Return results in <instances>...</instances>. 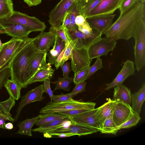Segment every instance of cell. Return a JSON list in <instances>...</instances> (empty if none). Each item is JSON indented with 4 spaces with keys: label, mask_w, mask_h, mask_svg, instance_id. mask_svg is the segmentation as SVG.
Here are the masks:
<instances>
[{
    "label": "cell",
    "mask_w": 145,
    "mask_h": 145,
    "mask_svg": "<svg viewBox=\"0 0 145 145\" xmlns=\"http://www.w3.org/2000/svg\"><path fill=\"white\" fill-rule=\"evenodd\" d=\"M14 11L12 0L0 3V19L9 16Z\"/></svg>",
    "instance_id": "cell-31"
},
{
    "label": "cell",
    "mask_w": 145,
    "mask_h": 145,
    "mask_svg": "<svg viewBox=\"0 0 145 145\" xmlns=\"http://www.w3.org/2000/svg\"><path fill=\"white\" fill-rule=\"evenodd\" d=\"M93 30L90 35L84 34L79 31L78 27L74 30L65 28V33L69 42L74 48L88 49L92 43L101 38L102 34Z\"/></svg>",
    "instance_id": "cell-5"
},
{
    "label": "cell",
    "mask_w": 145,
    "mask_h": 145,
    "mask_svg": "<svg viewBox=\"0 0 145 145\" xmlns=\"http://www.w3.org/2000/svg\"><path fill=\"white\" fill-rule=\"evenodd\" d=\"M75 0H61L50 12L48 21L50 24L57 29L61 28L66 13Z\"/></svg>",
    "instance_id": "cell-9"
},
{
    "label": "cell",
    "mask_w": 145,
    "mask_h": 145,
    "mask_svg": "<svg viewBox=\"0 0 145 145\" xmlns=\"http://www.w3.org/2000/svg\"><path fill=\"white\" fill-rule=\"evenodd\" d=\"M73 47L69 42L66 44V46L64 54L63 62L64 63L70 57Z\"/></svg>",
    "instance_id": "cell-49"
},
{
    "label": "cell",
    "mask_w": 145,
    "mask_h": 145,
    "mask_svg": "<svg viewBox=\"0 0 145 145\" xmlns=\"http://www.w3.org/2000/svg\"><path fill=\"white\" fill-rule=\"evenodd\" d=\"M101 0H76L79 14L86 16Z\"/></svg>",
    "instance_id": "cell-26"
},
{
    "label": "cell",
    "mask_w": 145,
    "mask_h": 145,
    "mask_svg": "<svg viewBox=\"0 0 145 145\" xmlns=\"http://www.w3.org/2000/svg\"><path fill=\"white\" fill-rule=\"evenodd\" d=\"M5 129L8 130H11L13 128V125L12 123L8 122L5 124Z\"/></svg>",
    "instance_id": "cell-56"
},
{
    "label": "cell",
    "mask_w": 145,
    "mask_h": 145,
    "mask_svg": "<svg viewBox=\"0 0 145 145\" xmlns=\"http://www.w3.org/2000/svg\"><path fill=\"white\" fill-rule=\"evenodd\" d=\"M67 44H66V46L65 48L57 57L54 63L56 69H58L59 67H61L64 63L63 62L64 54Z\"/></svg>",
    "instance_id": "cell-48"
},
{
    "label": "cell",
    "mask_w": 145,
    "mask_h": 145,
    "mask_svg": "<svg viewBox=\"0 0 145 145\" xmlns=\"http://www.w3.org/2000/svg\"><path fill=\"white\" fill-rule=\"evenodd\" d=\"M117 126L112 117L108 118L105 121L99 131L102 133L114 134V129Z\"/></svg>",
    "instance_id": "cell-34"
},
{
    "label": "cell",
    "mask_w": 145,
    "mask_h": 145,
    "mask_svg": "<svg viewBox=\"0 0 145 145\" xmlns=\"http://www.w3.org/2000/svg\"><path fill=\"white\" fill-rule=\"evenodd\" d=\"M61 68L62 69L63 77L68 76L69 73L71 71L70 63L69 62L64 63Z\"/></svg>",
    "instance_id": "cell-51"
},
{
    "label": "cell",
    "mask_w": 145,
    "mask_h": 145,
    "mask_svg": "<svg viewBox=\"0 0 145 145\" xmlns=\"http://www.w3.org/2000/svg\"><path fill=\"white\" fill-rule=\"evenodd\" d=\"M70 57L72 70L74 73L90 66L92 61L86 48H73Z\"/></svg>",
    "instance_id": "cell-12"
},
{
    "label": "cell",
    "mask_w": 145,
    "mask_h": 145,
    "mask_svg": "<svg viewBox=\"0 0 145 145\" xmlns=\"http://www.w3.org/2000/svg\"><path fill=\"white\" fill-rule=\"evenodd\" d=\"M0 27L7 35L13 38L22 39L28 38L29 34L32 32L27 27L16 23L0 22Z\"/></svg>",
    "instance_id": "cell-18"
},
{
    "label": "cell",
    "mask_w": 145,
    "mask_h": 145,
    "mask_svg": "<svg viewBox=\"0 0 145 145\" xmlns=\"http://www.w3.org/2000/svg\"><path fill=\"white\" fill-rule=\"evenodd\" d=\"M140 1V2L144 4L145 0H139Z\"/></svg>",
    "instance_id": "cell-57"
},
{
    "label": "cell",
    "mask_w": 145,
    "mask_h": 145,
    "mask_svg": "<svg viewBox=\"0 0 145 145\" xmlns=\"http://www.w3.org/2000/svg\"><path fill=\"white\" fill-rule=\"evenodd\" d=\"M90 110H91L86 109H74L59 112L57 113L68 117L78 115Z\"/></svg>",
    "instance_id": "cell-40"
},
{
    "label": "cell",
    "mask_w": 145,
    "mask_h": 145,
    "mask_svg": "<svg viewBox=\"0 0 145 145\" xmlns=\"http://www.w3.org/2000/svg\"><path fill=\"white\" fill-rule=\"evenodd\" d=\"M103 67L102 59L100 57L97 58L96 60L93 65L88 67L87 79L92 76L97 70Z\"/></svg>",
    "instance_id": "cell-36"
},
{
    "label": "cell",
    "mask_w": 145,
    "mask_h": 145,
    "mask_svg": "<svg viewBox=\"0 0 145 145\" xmlns=\"http://www.w3.org/2000/svg\"><path fill=\"white\" fill-rule=\"evenodd\" d=\"M114 89L113 100L131 105V93L129 89L122 84L114 87Z\"/></svg>",
    "instance_id": "cell-22"
},
{
    "label": "cell",
    "mask_w": 145,
    "mask_h": 145,
    "mask_svg": "<svg viewBox=\"0 0 145 145\" xmlns=\"http://www.w3.org/2000/svg\"><path fill=\"white\" fill-rule=\"evenodd\" d=\"M1 70H0V71Z\"/></svg>",
    "instance_id": "cell-61"
},
{
    "label": "cell",
    "mask_w": 145,
    "mask_h": 145,
    "mask_svg": "<svg viewBox=\"0 0 145 145\" xmlns=\"http://www.w3.org/2000/svg\"><path fill=\"white\" fill-rule=\"evenodd\" d=\"M68 11L69 12L72 24L74 29L73 30H74L78 27L75 24V19L76 17L78 15H79L77 5L75 1L71 6Z\"/></svg>",
    "instance_id": "cell-38"
},
{
    "label": "cell",
    "mask_w": 145,
    "mask_h": 145,
    "mask_svg": "<svg viewBox=\"0 0 145 145\" xmlns=\"http://www.w3.org/2000/svg\"><path fill=\"white\" fill-rule=\"evenodd\" d=\"M134 114L130 105L114 100L112 117L117 126L129 119Z\"/></svg>",
    "instance_id": "cell-14"
},
{
    "label": "cell",
    "mask_w": 145,
    "mask_h": 145,
    "mask_svg": "<svg viewBox=\"0 0 145 145\" xmlns=\"http://www.w3.org/2000/svg\"><path fill=\"white\" fill-rule=\"evenodd\" d=\"M47 54L46 52H40L32 59L29 68L30 79L39 70L48 67L49 63H46Z\"/></svg>",
    "instance_id": "cell-20"
},
{
    "label": "cell",
    "mask_w": 145,
    "mask_h": 145,
    "mask_svg": "<svg viewBox=\"0 0 145 145\" xmlns=\"http://www.w3.org/2000/svg\"><path fill=\"white\" fill-rule=\"evenodd\" d=\"M145 99V82L137 92L131 94V108L134 113L140 115Z\"/></svg>",
    "instance_id": "cell-21"
},
{
    "label": "cell",
    "mask_w": 145,
    "mask_h": 145,
    "mask_svg": "<svg viewBox=\"0 0 145 145\" xmlns=\"http://www.w3.org/2000/svg\"><path fill=\"white\" fill-rule=\"evenodd\" d=\"M7 0H0V3L5 1Z\"/></svg>",
    "instance_id": "cell-58"
},
{
    "label": "cell",
    "mask_w": 145,
    "mask_h": 145,
    "mask_svg": "<svg viewBox=\"0 0 145 145\" xmlns=\"http://www.w3.org/2000/svg\"><path fill=\"white\" fill-rule=\"evenodd\" d=\"M39 116V118L35 123L36 125L39 126L55 120L68 118L67 116L57 113L43 114Z\"/></svg>",
    "instance_id": "cell-30"
},
{
    "label": "cell",
    "mask_w": 145,
    "mask_h": 145,
    "mask_svg": "<svg viewBox=\"0 0 145 145\" xmlns=\"http://www.w3.org/2000/svg\"><path fill=\"white\" fill-rule=\"evenodd\" d=\"M39 118V115L32 118L27 119L19 122L18 125L19 129L16 133L32 136V128Z\"/></svg>",
    "instance_id": "cell-27"
},
{
    "label": "cell",
    "mask_w": 145,
    "mask_h": 145,
    "mask_svg": "<svg viewBox=\"0 0 145 145\" xmlns=\"http://www.w3.org/2000/svg\"><path fill=\"white\" fill-rule=\"evenodd\" d=\"M133 37L135 41V63L139 72L145 65V23L144 19L141 21Z\"/></svg>",
    "instance_id": "cell-6"
},
{
    "label": "cell",
    "mask_w": 145,
    "mask_h": 145,
    "mask_svg": "<svg viewBox=\"0 0 145 145\" xmlns=\"http://www.w3.org/2000/svg\"><path fill=\"white\" fill-rule=\"evenodd\" d=\"M122 0H101L86 16V18L94 16L113 14L119 8Z\"/></svg>",
    "instance_id": "cell-13"
},
{
    "label": "cell",
    "mask_w": 145,
    "mask_h": 145,
    "mask_svg": "<svg viewBox=\"0 0 145 145\" xmlns=\"http://www.w3.org/2000/svg\"><path fill=\"white\" fill-rule=\"evenodd\" d=\"M144 18V4L139 1L121 13L116 21L102 35L116 40H128L133 37Z\"/></svg>",
    "instance_id": "cell-1"
},
{
    "label": "cell",
    "mask_w": 145,
    "mask_h": 145,
    "mask_svg": "<svg viewBox=\"0 0 145 145\" xmlns=\"http://www.w3.org/2000/svg\"><path fill=\"white\" fill-rule=\"evenodd\" d=\"M33 38L24 39L12 58L9 63L11 79L20 85L27 87L30 80L29 68L31 61L38 53L33 42Z\"/></svg>",
    "instance_id": "cell-2"
},
{
    "label": "cell",
    "mask_w": 145,
    "mask_h": 145,
    "mask_svg": "<svg viewBox=\"0 0 145 145\" xmlns=\"http://www.w3.org/2000/svg\"><path fill=\"white\" fill-rule=\"evenodd\" d=\"M75 135L74 134L68 133H61L56 136L59 137H68Z\"/></svg>",
    "instance_id": "cell-55"
},
{
    "label": "cell",
    "mask_w": 145,
    "mask_h": 145,
    "mask_svg": "<svg viewBox=\"0 0 145 145\" xmlns=\"http://www.w3.org/2000/svg\"><path fill=\"white\" fill-rule=\"evenodd\" d=\"M4 87L12 99L18 100L21 97L20 92L22 87L14 80L8 79L5 84Z\"/></svg>",
    "instance_id": "cell-29"
},
{
    "label": "cell",
    "mask_w": 145,
    "mask_h": 145,
    "mask_svg": "<svg viewBox=\"0 0 145 145\" xmlns=\"http://www.w3.org/2000/svg\"><path fill=\"white\" fill-rule=\"evenodd\" d=\"M139 1V0H122L119 8L120 14Z\"/></svg>",
    "instance_id": "cell-43"
},
{
    "label": "cell",
    "mask_w": 145,
    "mask_h": 145,
    "mask_svg": "<svg viewBox=\"0 0 145 145\" xmlns=\"http://www.w3.org/2000/svg\"><path fill=\"white\" fill-rule=\"evenodd\" d=\"M1 47H0V50H1Z\"/></svg>",
    "instance_id": "cell-60"
},
{
    "label": "cell",
    "mask_w": 145,
    "mask_h": 145,
    "mask_svg": "<svg viewBox=\"0 0 145 145\" xmlns=\"http://www.w3.org/2000/svg\"><path fill=\"white\" fill-rule=\"evenodd\" d=\"M89 67H86L80 71L74 73L73 81L75 84L84 82L87 79Z\"/></svg>",
    "instance_id": "cell-35"
},
{
    "label": "cell",
    "mask_w": 145,
    "mask_h": 145,
    "mask_svg": "<svg viewBox=\"0 0 145 145\" xmlns=\"http://www.w3.org/2000/svg\"><path fill=\"white\" fill-rule=\"evenodd\" d=\"M99 108L88 111L81 114L68 116L73 123L87 125L100 129Z\"/></svg>",
    "instance_id": "cell-10"
},
{
    "label": "cell",
    "mask_w": 145,
    "mask_h": 145,
    "mask_svg": "<svg viewBox=\"0 0 145 145\" xmlns=\"http://www.w3.org/2000/svg\"><path fill=\"white\" fill-rule=\"evenodd\" d=\"M9 65L0 71V89L4 86L10 77Z\"/></svg>",
    "instance_id": "cell-37"
},
{
    "label": "cell",
    "mask_w": 145,
    "mask_h": 145,
    "mask_svg": "<svg viewBox=\"0 0 145 145\" xmlns=\"http://www.w3.org/2000/svg\"><path fill=\"white\" fill-rule=\"evenodd\" d=\"M86 20V19L83 16L81 15H78L76 17L75 19V23L77 26L82 24Z\"/></svg>",
    "instance_id": "cell-52"
},
{
    "label": "cell",
    "mask_w": 145,
    "mask_h": 145,
    "mask_svg": "<svg viewBox=\"0 0 145 145\" xmlns=\"http://www.w3.org/2000/svg\"><path fill=\"white\" fill-rule=\"evenodd\" d=\"M71 121L68 118H63L55 120L31 129L33 132L44 133L51 130L68 125Z\"/></svg>",
    "instance_id": "cell-24"
},
{
    "label": "cell",
    "mask_w": 145,
    "mask_h": 145,
    "mask_svg": "<svg viewBox=\"0 0 145 145\" xmlns=\"http://www.w3.org/2000/svg\"><path fill=\"white\" fill-rule=\"evenodd\" d=\"M117 42L114 39L102 38L91 44L88 48L89 58L91 59L107 55L108 52L113 51Z\"/></svg>",
    "instance_id": "cell-8"
},
{
    "label": "cell",
    "mask_w": 145,
    "mask_h": 145,
    "mask_svg": "<svg viewBox=\"0 0 145 145\" xmlns=\"http://www.w3.org/2000/svg\"><path fill=\"white\" fill-rule=\"evenodd\" d=\"M72 98L71 93L64 94L61 93V95H54L52 101L54 102L58 103L64 102L72 99Z\"/></svg>",
    "instance_id": "cell-44"
},
{
    "label": "cell",
    "mask_w": 145,
    "mask_h": 145,
    "mask_svg": "<svg viewBox=\"0 0 145 145\" xmlns=\"http://www.w3.org/2000/svg\"><path fill=\"white\" fill-rule=\"evenodd\" d=\"M29 7L37 6L41 3L42 0H23Z\"/></svg>",
    "instance_id": "cell-53"
},
{
    "label": "cell",
    "mask_w": 145,
    "mask_h": 145,
    "mask_svg": "<svg viewBox=\"0 0 145 145\" xmlns=\"http://www.w3.org/2000/svg\"><path fill=\"white\" fill-rule=\"evenodd\" d=\"M50 79H47L44 81L43 90L44 92L48 94L50 98L51 102H52V99L54 95L53 91L50 88Z\"/></svg>",
    "instance_id": "cell-47"
},
{
    "label": "cell",
    "mask_w": 145,
    "mask_h": 145,
    "mask_svg": "<svg viewBox=\"0 0 145 145\" xmlns=\"http://www.w3.org/2000/svg\"><path fill=\"white\" fill-rule=\"evenodd\" d=\"M115 15V14H112L94 16L87 18L86 20L93 29L102 35L112 24Z\"/></svg>",
    "instance_id": "cell-17"
},
{
    "label": "cell",
    "mask_w": 145,
    "mask_h": 145,
    "mask_svg": "<svg viewBox=\"0 0 145 145\" xmlns=\"http://www.w3.org/2000/svg\"><path fill=\"white\" fill-rule=\"evenodd\" d=\"M43 93V84H41L29 91L22 97L14 118V122L18 120L24 106L32 103L40 101L44 99V97H42Z\"/></svg>",
    "instance_id": "cell-15"
},
{
    "label": "cell",
    "mask_w": 145,
    "mask_h": 145,
    "mask_svg": "<svg viewBox=\"0 0 145 145\" xmlns=\"http://www.w3.org/2000/svg\"><path fill=\"white\" fill-rule=\"evenodd\" d=\"M55 39V36L52 32L43 31L33 38V42L38 50L47 53L54 44Z\"/></svg>",
    "instance_id": "cell-19"
},
{
    "label": "cell",
    "mask_w": 145,
    "mask_h": 145,
    "mask_svg": "<svg viewBox=\"0 0 145 145\" xmlns=\"http://www.w3.org/2000/svg\"><path fill=\"white\" fill-rule=\"evenodd\" d=\"M55 36V39L53 48L47 53V61L51 65L54 64L59 55L65 48L66 43L60 37Z\"/></svg>",
    "instance_id": "cell-23"
},
{
    "label": "cell",
    "mask_w": 145,
    "mask_h": 145,
    "mask_svg": "<svg viewBox=\"0 0 145 145\" xmlns=\"http://www.w3.org/2000/svg\"><path fill=\"white\" fill-rule=\"evenodd\" d=\"M135 69L134 62L128 60L123 63L122 69L116 78L111 82L106 84L105 90H108L123 84L129 77L135 74Z\"/></svg>",
    "instance_id": "cell-16"
},
{
    "label": "cell",
    "mask_w": 145,
    "mask_h": 145,
    "mask_svg": "<svg viewBox=\"0 0 145 145\" xmlns=\"http://www.w3.org/2000/svg\"><path fill=\"white\" fill-rule=\"evenodd\" d=\"M0 103L5 109L7 112L11 116H12L10 113V111L14 107L15 104V100L12 99L10 97L7 100L0 102Z\"/></svg>",
    "instance_id": "cell-41"
},
{
    "label": "cell",
    "mask_w": 145,
    "mask_h": 145,
    "mask_svg": "<svg viewBox=\"0 0 145 145\" xmlns=\"http://www.w3.org/2000/svg\"><path fill=\"white\" fill-rule=\"evenodd\" d=\"M0 22L16 23L24 25L31 31H43L46 27L44 23L34 16L14 11L9 16L0 19Z\"/></svg>",
    "instance_id": "cell-4"
},
{
    "label": "cell",
    "mask_w": 145,
    "mask_h": 145,
    "mask_svg": "<svg viewBox=\"0 0 145 145\" xmlns=\"http://www.w3.org/2000/svg\"><path fill=\"white\" fill-rule=\"evenodd\" d=\"M49 31L52 32L55 35H57L60 37L66 43H67L69 42L65 34L64 28L57 29L51 26L49 29Z\"/></svg>",
    "instance_id": "cell-39"
},
{
    "label": "cell",
    "mask_w": 145,
    "mask_h": 145,
    "mask_svg": "<svg viewBox=\"0 0 145 145\" xmlns=\"http://www.w3.org/2000/svg\"><path fill=\"white\" fill-rule=\"evenodd\" d=\"M24 40L13 37L2 44L0 51V70L9 65L13 56Z\"/></svg>",
    "instance_id": "cell-11"
},
{
    "label": "cell",
    "mask_w": 145,
    "mask_h": 145,
    "mask_svg": "<svg viewBox=\"0 0 145 145\" xmlns=\"http://www.w3.org/2000/svg\"><path fill=\"white\" fill-rule=\"evenodd\" d=\"M2 42H1V39H0V47H1L2 45Z\"/></svg>",
    "instance_id": "cell-59"
},
{
    "label": "cell",
    "mask_w": 145,
    "mask_h": 145,
    "mask_svg": "<svg viewBox=\"0 0 145 145\" xmlns=\"http://www.w3.org/2000/svg\"><path fill=\"white\" fill-rule=\"evenodd\" d=\"M0 116L5 118L6 120L14 123V118L10 116L6 111L5 109L0 103Z\"/></svg>",
    "instance_id": "cell-50"
},
{
    "label": "cell",
    "mask_w": 145,
    "mask_h": 145,
    "mask_svg": "<svg viewBox=\"0 0 145 145\" xmlns=\"http://www.w3.org/2000/svg\"><path fill=\"white\" fill-rule=\"evenodd\" d=\"M72 81V78L68 76L62 78L59 77L57 80L50 82V83L56 85V87L54 91L58 89L69 91L70 90V84Z\"/></svg>",
    "instance_id": "cell-33"
},
{
    "label": "cell",
    "mask_w": 145,
    "mask_h": 145,
    "mask_svg": "<svg viewBox=\"0 0 145 145\" xmlns=\"http://www.w3.org/2000/svg\"><path fill=\"white\" fill-rule=\"evenodd\" d=\"M61 27L68 30L74 29L72 24L70 15L68 11L65 15Z\"/></svg>",
    "instance_id": "cell-45"
},
{
    "label": "cell",
    "mask_w": 145,
    "mask_h": 145,
    "mask_svg": "<svg viewBox=\"0 0 145 145\" xmlns=\"http://www.w3.org/2000/svg\"><path fill=\"white\" fill-rule=\"evenodd\" d=\"M96 103L85 102L81 100L72 99L67 101L58 103L48 102L42 108L39 112L41 114L57 113V112L74 109H86L92 110L95 109Z\"/></svg>",
    "instance_id": "cell-3"
},
{
    "label": "cell",
    "mask_w": 145,
    "mask_h": 145,
    "mask_svg": "<svg viewBox=\"0 0 145 145\" xmlns=\"http://www.w3.org/2000/svg\"><path fill=\"white\" fill-rule=\"evenodd\" d=\"M86 84V82L84 81L76 84L75 86L71 92L72 97L76 96L79 93L85 91Z\"/></svg>",
    "instance_id": "cell-42"
},
{
    "label": "cell",
    "mask_w": 145,
    "mask_h": 145,
    "mask_svg": "<svg viewBox=\"0 0 145 145\" xmlns=\"http://www.w3.org/2000/svg\"><path fill=\"white\" fill-rule=\"evenodd\" d=\"M78 29L79 31L87 35H91L93 32V30L86 20L82 24L78 26Z\"/></svg>",
    "instance_id": "cell-46"
},
{
    "label": "cell",
    "mask_w": 145,
    "mask_h": 145,
    "mask_svg": "<svg viewBox=\"0 0 145 145\" xmlns=\"http://www.w3.org/2000/svg\"><path fill=\"white\" fill-rule=\"evenodd\" d=\"M132 117L118 126H117L114 130V135H116L120 129L129 128L137 125L141 119L139 115L134 113Z\"/></svg>",
    "instance_id": "cell-32"
},
{
    "label": "cell",
    "mask_w": 145,
    "mask_h": 145,
    "mask_svg": "<svg viewBox=\"0 0 145 145\" xmlns=\"http://www.w3.org/2000/svg\"><path fill=\"white\" fill-rule=\"evenodd\" d=\"M51 64L49 63L48 67L38 71L29 81L27 87L29 84L38 82L44 81L47 79H51L54 74V70L52 68Z\"/></svg>",
    "instance_id": "cell-25"
},
{
    "label": "cell",
    "mask_w": 145,
    "mask_h": 145,
    "mask_svg": "<svg viewBox=\"0 0 145 145\" xmlns=\"http://www.w3.org/2000/svg\"><path fill=\"white\" fill-rule=\"evenodd\" d=\"M6 120L3 117L0 116V128L5 129V125Z\"/></svg>",
    "instance_id": "cell-54"
},
{
    "label": "cell",
    "mask_w": 145,
    "mask_h": 145,
    "mask_svg": "<svg viewBox=\"0 0 145 145\" xmlns=\"http://www.w3.org/2000/svg\"><path fill=\"white\" fill-rule=\"evenodd\" d=\"M99 130L91 127L74 123L71 121L66 126L51 130L43 133L45 137L50 138L52 136H56L61 133H68L77 135L79 137L92 134Z\"/></svg>",
    "instance_id": "cell-7"
},
{
    "label": "cell",
    "mask_w": 145,
    "mask_h": 145,
    "mask_svg": "<svg viewBox=\"0 0 145 145\" xmlns=\"http://www.w3.org/2000/svg\"><path fill=\"white\" fill-rule=\"evenodd\" d=\"M107 100V102L99 107V110L100 129L105 120L107 118L112 117L114 100H111L110 99H108Z\"/></svg>",
    "instance_id": "cell-28"
}]
</instances>
